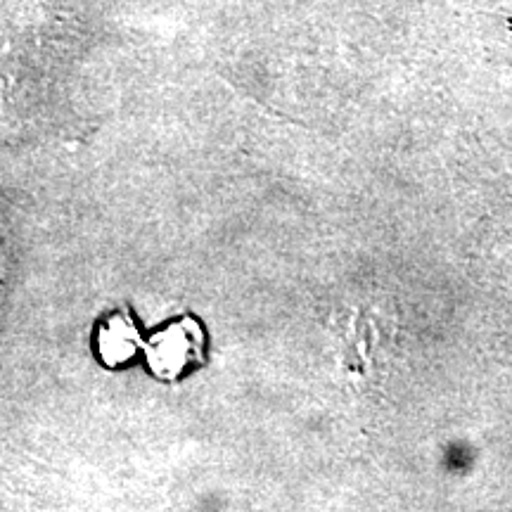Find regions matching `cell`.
<instances>
[{
    "label": "cell",
    "instance_id": "obj_2",
    "mask_svg": "<svg viewBox=\"0 0 512 512\" xmlns=\"http://www.w3.org/2000/svg\"><path fill=\"white\" fill-rule=\"evenodd\" d=\"M138 347V332L136 325L131 320L114 313L100 325V335H98V351L102 363L107 366L117 368V363L131 361L133 354H136Z\"/></svg>",
    "mask_w": 512,
    "mask_h": 512
},
{
    "label": "cell",
    "instance_id": "obj_1",
    "mask_svg": "<svg viewBox=\"0 0 512 512\" xmlns=\"http://www.w3.org/2000/svg\"><path fill=\"white\" fill-rule=\"evenodd\" d=\"M202 351L204 335L200 325L188 323V320H181V323L157 332L152 337L150 347H147L152 370L159 377H166V380H174V377L188 373V368L200 363Z\"/></svg>",
    "mask_w": 512,
    "mask_h": 512
}]
</instances>
